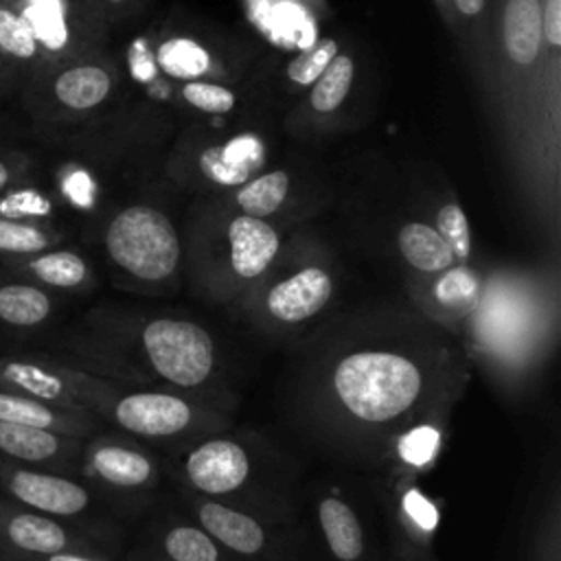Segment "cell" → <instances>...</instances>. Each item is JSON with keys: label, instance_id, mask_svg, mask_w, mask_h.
<instances>
[{"label": "cell", "instance_id": "26", "mask_svg": "<svg viewBox=\"0 0 561 561\" xmlns=\"http://www.w3.org/2000/svg\"><path fill=\"white\" fill-rule=\"evenodd\" d=\"M158 61L167 75L178 79L199 77L210 66L206 50L193 39H184V37H173L164 42L158 50Z\"/></svg>", "mask_w": 561, "mask_h": 561}, {"label": "cell", "instance_id": "9", "mask_svg": "<svg viewBox=\"0 0 561 561\" xmlns=\"http://www.w3.org/2000/svg\"><path fill=\"white\" fill-rule=\"evenodd\" d=\"M83 451V440L79 436L0 421V458L59 471L68 467Z\"/></svg>", "mask_w": 561, "mask_h": 561}, {"label": "cell", "instance_id": "35", "mask_svg": "<svg viewBox=\"0 0 561 561\" xmlns=\"http://www.w3.org/2000/svg\"><path fill=\"white\" fill-rule=\"evenodd\" d=\"M438 445V434L432 427H421L416 432H412L403 445H401V454L414 462V465H423L425 460L432 458V454L436 451Z\"/></svg>", "mask_w": 561, "mask_h": 561}, {"label": "cell", "instance_id": "6", "mask_svg": "<svg viewBox=\"0 0 561 561\" xmlns=\"http://www.w3.org/2000/svg\"><path fill=\"white\" fill-rule=\"evenodd\" d=\"M0 493L59 522L77 519L92 506V493L81 482L53 469L18 465L4 458H0Z\"/></svg>", "mask_w": 561, "mask_h": 561}, {"label": "cell", "instance_id": "36", "mask_svg": "<svg viewBox=\"0 0 561 561\" xmlns=\"http://www.w3.org/2000/svg\"><path fill=\"white\" fill-rule=\"evenodd\" d=\"M405 511H408L410 517H412L416 524H421V528H425V530H432V528L436 526V522H438L436 508H434L423 495H419L416 491H410V493L405 495Z\"/></svg>", "mask_w": 561, "mask_h": 561}, {"label": "cell", "instance_id": "25", "mask_svg": "<svg viewBox=\"0 0 561 561\" xmlns=\"http://www.w3.org/2000/svg\"><path fill=\"white\" fill-rule=\"evenodd\" d=\"M289 188V178L285 171H272L265 173L245 186L239 188L237 193V204L243 208V215L252 217H267L276 213L287 195Z\"/></svg>", "mask_w": 561, "mask_h": 561}, {"label": "cell", "instance_id": "34", "mask_svg": "<svg viewBox=\"0 0 561 561\" xmlns=\"http://www.w3.org/2000/svg\"><path fill=\"white\" fill-rule=\"evenodd\" d=\"M59 193L77 208H88L94 199L92 180L81 169H64L59 173Z\"/></svg>", "mask_w": 561, "mask_h": 561}, {"label": "cell", "instance_id": "28", "mask_svg": "<svg viewBox=\"0 0 561 561\" xmlns=\"http://www.w3.org/2000/svg\"><path fill=\"white\" fill-rule=\"evenodd\" d=\"M164 550L171 561H219L215 539L195 526H175L164 537Z\"/></svg>", "mask_w": 561, "mask_h": 561}, {"label": "cell", "instance_id": "2", "mask_svg": "<svg viewBox=\"0 0 561 561\" xmlns=\"http://www.w3.org/2000/svg\"><path fill=\"white\" fill-rule=\"evenodd\" d=\"M112 263L140 280L169 276L180 261V239L169 217L151 206H127L105 228Z\"/></svg>", "mask_w": 561, "mask_h": 561}, {"label": "cell", "instance_id": "8", "mask_svg": "<svg viewBox=\"0 0 561 561\" xmlns=\"http://www.w3.org/2000/svg\"><path fill=\"white\" fill-rule=\"evenodd\" d=\"M88 412L110 414L118 427L140 436H173L182 432L193 416L191 405L175 394L131 392L112 399L101 383L94 388Z\"/></svg>", "mask_w": 561, "mask_h": 561}, {"label": "cell", "instance_id": "21", "mask_svg": "<svg viewBox=\"0 0 561 561\" xmlns=\"http://www.w3.org/2000/svg\"><path fill=\"white\" fill-rule=\"evenodd\" d=\"M403 259L421 272H443L454 265V252L436 228L410 221L399 230L397 237Z\"/></svg>", "mask_w": 561, "mask_h": 561}, {"label": "cell", "instance_id": "18", "mask_svg": "<svg viewBox=\"0 0 561 561\" xmlns=\"http://www.w3.org/2000/svg\"><path fill=\"white\" fill-rule=\"evenodd\" d=\"M204 530L226 548L241 554H256L265 546V530L256 519L230 506L206 502L199 508Z\"/></svg>", "mask_w": 561, "mask_h": 561}, {"label": "cell", "instance_id": "14", "mask_svg": "<svg viewBox=\"0 0 561 561\" xmlns=\"http://www.w3.org/2000/svg\"><path fill=\"white\" fill-rule=\"evenodd\" d=\"M81 458L88 478L114 489L142 486L153 473V467L142 451L112 440L90 443L83 447Z\"/></svg>", "mask_w": 561, "mask_h": 561}, {"label": "cell", "instance_id": "41", "mask_svg": "<svg viewBox=\"0 0 561 561\" xmlns=\"http://www.w3.org/2000/svg\"><path fill=\"white\" fill-rule=\"evenodd\" d=\"M20 0H0V4H18Z\"/></svg>", "mask_w": 561, "mask_h": 561}, {"label": "cell", "instance_id": "38", "mask_svg": "<svg viewBox=\"0 0 561 561\" xmlns=\"http://www.w3.org/2000/svg\"><path fill=\"white\" fill-rule=\"evenodd\" d=\"M31 561H103L96 559L83 550H64V552H55V554H46V557H37Z\"/></svg>", "mask_w": 561, "mask_h": 561}, {"label": "cell", "instance_id": "12", "mask_svg": "<svg viewBox=\"0 0 561 561\" xmlns=\"http://www.w3.org/2000/svg\"><path fill=\"white\" fill-rule=\"evenodd\" d=\"M57 311L53 291L0 270V331L26 335L44 329Z\"/></svg>", "mask_w": 561, "mask_h": 561}, {"label": "cell", "instance_id": "29", "mask_svg": "<svg viewBox=\"0 0 561 561\" xmlns=\"http://www.w3.org/2000/svg\"><path fill=\"white\" fill-rule=\"evenodd\" d=\"M436 230L447 241L454 252V259L467 261L471 254V234L469 224L458 204H445L436 215Z\"/></svg>", "mask_w": 561, "mask_h": 561}, {"label": "cell", "instance_id": "13", "mask_svg": "<svg viewBox=\"0 0 561 561\" xmlns=\"http://www.w3.org/2000/svg\"><path fill=\"white\" fill-rule=\"evenodd\" d=\"M333 296V278L320 267H305L278 280L265 298L267 311L280 322H302L316 316Z\"/></svg>", "mask_w": 561, "mask_h": 561}, {"label": "cell", "instance_id": "3", "mask_svg": "<svg viewBox=\"0 0 561 561\" xmlns=\"http://www.w3.org/2000/svg\"><path fill=\"white\" fill-rule=\"evenodd\" d=\"M112 92V75L99 64L66 61L31 77L22 88V105L35 125H55L61 116L83 114Z\"/></svg>", "mask_w": 561, "mask_h": 561}, {"label": "cell", "instance_id": "40", "mask_svg": "<svg viewBox=\"0 0 561 561\" xmlns=\"http://www.w3.org/2000/svg\"><path fill=\"white\" fill-rule=\"evenodd\" d=\"M454 2L460 9V13H465V15H478L484 7V0H454Z\"/></svg>", "mask_w": 561, "mask_h": 561}, {"label": "cell", "instance_id": "39", "mask_svg": "<svg viewBox=\"0 0 561 561\" xmlns=\"http://www.w3.org/2000/svg\"><path fill=\"white\" fill-rule=\"evenodd\" d=\"M11 94H18V88H15L11 75L7 72V68H4L2 61H0V101L7 99V96H11Z\"/></svg>", "mask_w": 561, "mask_h": 561}, {"label": "cell", "instance_id": "19", "mask_svg": "<svg viewBox=\"0 0 561 561\" xmlns=\"http://www.w3.org/2000/svg\"><path fill=\"white\" fill-rule=\"evenodd\" d=\"M504 48L511 61L528 66L541 46V4L539 0H508L504 7Z\"/></svg>", "mask_w": 561, "mask_h": 561}, {"label": "cell", "instance_id": "23", "mask_svg": "<svg viewBox=\"0 0 561 561\" xmlns=\"http://www.w3.org/2000/svg\"><path fill=\"white\" fill-rule=\"evenodd\" d=\"M261 162V149H241L239 142L230 147H210L202 153V171L219 184L232 186L248 180Z\"/></svg>", "mask_w": 561, "mask_h": 561}, {"label": "cell", "instance_id": "5", "mask_svg": "<svg viewBox=\"0 0 561 561\" xmlns=\"http://www.w3.org/2000/svg\"><path fill=\"white\" fill-rule=\"evenodd\" d=\"M92 386L94 377H88L57 359L0 355V388L26 394L42 403L70 412H88Z\"/></svg>", "mask_w": 561, "mask_h": 561}, {"label": "cell", "instance_id": "7", "mask_svg": "<svg viewBox=\"0 0 561 561\" xmlns=\"http://www.w3.org/2000/svg\"><path fill=\"white\" fill-rule=\"evenodd\" d=\"M81 546V537L64 522L0 493V561H31Z\"/></svg>", "mask_w": 561, "mask_h": 561}, {"label": "cell", "instance_id": "16", "mask_svg": "<svg viewBox=\"0 0 561 561\" xmlns=\"http://www.w3.org/2000/svg\"><path fill=\"white\" fill-rule=\"evenodd\" d=\"M230 239V265L237 276H261L278 252L276 230L261 217L239 215L228 226Z\"/></svg>", "mask_w": 561, "mask_h": 561}, {"label": "cell", "instance_id": "22", "mask_svg": "<svg viewBox=\"0 0 561 561\" xmlns=\"http://www.w3.org/2000/svg\"><path fill=\"white\" fill-rule=\"evenodd\" d=\"M59 230L53 224L15 221L0 217V263L55 248L59 245Z\"/></svg>", "mask_w": 561, "mask_h": 561}, {"label": "cell", "instance_id": "31", "mask_svg": "<svg viewBox=\"0 0 561 561\" xmlns=\"http://www.w3.org/2000/svg\"><path fill=\"white\" fill-rule=\"evenodd\" d=\"M476 291H478V283L473 278V274L465 267L451 270L449 274L443 276V280L436 285V296L445 302V305H456V307H471L476 300Z\"/></svg>", "mask_w": 561, "mask_h": 561}, {"label": "cell", "instance_id": "1", "mask_svg": "<svg viewBox=\"0 0 561 561\" xmlns=\"http://www.w3.org/2000/svg\"><path fill=\"white\" fill-rule=\"evenodd\" d=\"M331 383L340 405L364 423L405 416L423 394V370L394 351H355L337 362Z\"/></svg>", "mask_w": 561, "mask_h": 561}, {"label": "cell", "instance_id": "4", "mask_svg": "<svg viewBox=\"0 0 561 561\" xmlns=\"http://www.w3.org/2000/svg\"><path fill=\"white\" fill-rule=\"evenodd\" d=\"M142 351L160 377L184 388L206 381L215 368L213 337L188 320L158 318L147 322Z\"/></svg>", "mask_w": 561, "mask_h": 561}, {"label": "cell", "instance_id": "10", "mask_svg": "<svg viewBox=\"0 0 561 561\" xmlns=\"http://www.w3.org/2000/svg\"><path fill=\"white\" fill-rule=\"evenodd\" d=\"M188 482L208 495H224L239 489L250 473V460L241 445L228 438H213L195 447L184 462Z\"/></svg>", "mask_w": 561, "mask_h": 561}, {"label": "cell", "instance_id": "30", "mask_svg": "<svg viewBox=\"0 0 561 561\" xmlns=\"http://www.w3.org/2000/svg\"><path fill=\"white\" fill-rule=\"evenodd\" d=\"M335 55H337V44L333 39H318L311 48H307L302 55H298L289 64L287 75L296 83H302V85L313 83Z\"/></svg>", "mask_w": 561, "mask_h": 561}, {"label": "cell", "instance_id": "15", "mask_svg": "<svg viewBox=\"0 0 561 561\" xmlns=\"http://www.w3.org/2000/svg\"><path fill=\"white\" fill-rule=\"evenodd\" d=\"M15 7L20 9L37 48V72L55 66L70 48L72 24L68 0H20Z\"/></svg>", "mask_w": 561, "mask_h": 561}, {"label": "cell", "instance_id": "24", "mask_svg": "<svg viewBox=\"0 0 561 561\" xmlns=\"http://www.w3.org/2000/svg\"><path fill=\"white\" fill-rule=\"evenodd\" d=\"M0 217L15 221H46L53 224L55 202L33 182L18 184L0 193Z\"/></svg>", "mask_w": 561, "mask_h": 561}, {"label": "cell", "instance_id": "32", "mask_svg": "<svg viewBox=\"0 0 561 561\" xmlns=\"http://www.w3.org/2000/svg\"><path fill=\"white\" fill-rule=\"evenodd\" d=\"M182 92L191 105H195L197 110L210 112V114H224V112L232 110V105H234L232 92L228 88H221L215 83L193 81V83H186Z\"/></svg>", "mask_w": 561, "mask_h": 561}, {"label": "cell", "instance_id": "11", "mask_svg": "<svg viewBox=\"0 0 561 561\" xmlns=\"http://www.w3.org/2000/svg\"><path fill=\"white\" fill-rule=\"evenodd\" d=\"M0 270L31 280L48 291H79L90 283L92 270L88 261L68 248H48L28 256L9 259L0 263Z\"/></svg>", "mask_w": 561, "mask_h": 561}, {"label": "cell", "instance_id": "37", "mask_svg": "<svg viewBox=\"0 0 561 561\" xmlns=\"http://www.w3.org/2000/svg\"><path fill=\"white\" fill-rule=\"evenodd\" d=\"M541 28L552 46L561 44V0H546Z\"/></svg>", "mask_w": 561, "mask_h": 561}, {"label": "cell", "instance_id": "33", "mask_svg": "<svg viewBox=\"0 0 561 561\" xmlns=\"http://www.w3.org/2000/svg\"><path fill=\"white\" fill-rule=\"evenodd\" d=\"M33 158L22 149H0V193L18 184L31 182Z\"/></svg>", "mask_w": 561, "mask_h": 561}, {"label": "cell", "instance_id": "20", "mask_svg": "<svg viewBox=\"0 0 561 561\" xmlns=\"http://www.w3.org/2000/svg\"><path fill=\"white\" fill-rule=\"evenodd\" d=\"M324 539L340 561H355L364 552V533L353 508L340 497H324L318 506Z\"/></svg>", "mask_w": 561, "mask_h": 561}, {"label": "cell", "instance_id": "27", "mask_svg": "<svg viewBox=\"0 0 561 561\" xmlns=\"http://www.w3.org/2000/svg\"><path fill=\"white\" fill-rule=\"evenodd\" d=\"M353 81V61L346 55H335L331 64L322 70V75L313 81L316 88L311 90V105L318 112L335 110Z\"/></svg>", "mask_w": 561, "mask_h": 561}, {"label": "cell", "instance_id": "17", "mask_svg": "<svg viewBox=\"0 0 561 561\" xmlns=\"http://www.w3.org/2000/svg\"><path fill=\"white\" fill-rule=\"evenodd\" d=\"M0 421L35 425L79 438L92 430V419L88 412L61 410L7 388H0Z\"/></svg>", "mask_w": 561, "mask_h": 561}]
</instances>
